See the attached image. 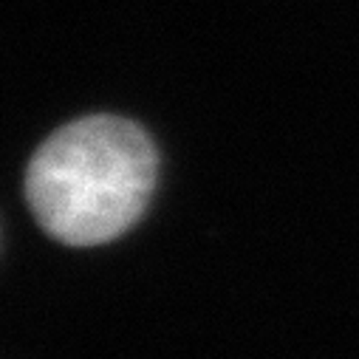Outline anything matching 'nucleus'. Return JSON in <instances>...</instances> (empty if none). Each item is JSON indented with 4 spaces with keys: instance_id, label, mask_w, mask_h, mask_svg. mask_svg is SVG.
I'll list each match as a JSON object with an SVG mask.
<instances>
[{
    "instance_id": "obj_1",
    "label": "nucleus",
    "mask_w": 359,
    "mask_h": 359,
    "mask_svg": "<svg viewBox=\"0 0 359 359\" xmlns=\"http://www.w3.org/2000/svg\"><path fill=\"white\" fill-rule=\"evenodd\" d=\"M158 178L150 136L122 116H85L51 133L29 161L26 201L68 246H100L130 229Z\"/></svg>"
}]
</instances>
